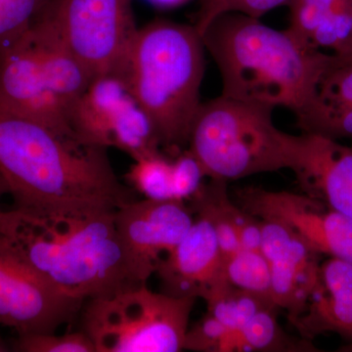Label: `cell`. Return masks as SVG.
I'll list each match as a JSON object with an SVG mask.
<instances>
[{
	"label": "cell",
	"instance_id": "6da1fadb",
	"mask_svg": "<svg viewBox=\"0 0 352 352\" xmlns=\"http://www.w3.org/2000/svg\"><path fill=\"white\" fill-rule=\"evenodd\" d=\"M0 175L14 207L45 212H116L134 200L108 150L82 142L0 102Z\"/></svg>",
	"mask_w": 352,
	"mask_h": 352
},
{
	"label": "cell",
	"instance_id": "7a4b0ae2",
	"mask_svg": "<svg viewBox=\"0 0 352 352\" xmlns=\"http://www.w3.org/2000/svg\"><path fill=\"white\" fill-rule=\"evenodd\" d=\"M0 241L65 295L85 300L139 286L115 224V212H45L13 207Z\"/></svg>",
	"mask_w": 352,
	"mask_h": 352
},
{
	"label": "cell",
	"instance_id": "3957f363",
	"mask_svg": "<svg viewBox=\"0 0 352 352\" xmlns=\"http://www.w3.org/2000/svg\"><path fill=\"white\" fill-rule=\"evenodd\" d=\"M222 80V96L296 115L311 100L331 53L241 13L220 15L201 34Z\"/></svg>",
	"mask_w": 352,
	"mask_h": 352
},
{
	"label": "cell",
	"instance_id": "277c9868",
	"mask_svg": "<svg viewBox=\"0 0 352 352\" xmlns=\"http://www.w3.org/2000/svg\"><path fill=\"white\" fill-rule=\"evenodd\" d=\"M205 50L195 25L164 19L139 28L132 43L124 76L168 156L188 147L201 105Z\"/></svg>",
	"mask_w": 352,
	"mask_h": 352
},
{
	"label": "cell",
	"instance_id": "5b68a950",
	"mask_svg": "<svg viewBox=\"0 0 352 352\" xmlns=\"http://www.w3.org/2000/svg\"><path fill=\"white\" fill-rule=\"evenodd\" d=\"M92 78L43 14L0 56V102L62 133L76 136L71 126L72 113Z\"/></svg>",
	"mask_w": 352,
	"mask_h": 352
},
{
	"label": "cell",
	"instance_id": "8992f818",
	"mask_svg": "<svg viewBox=\"0 0 352 352\" xmlns=\"http://www.w3.org/2000/svg\"><path fill=\"white\" fill-rule=\"evenodd\" d=\"M273 111L222 95L201 103L187 148L208 178L227 182L287 170L286 132L275 126Z\"/></svg>",
	"mask_w": 352,
	"mask_h": 352
},
{
	"label": "cell",
	"instance_id": "52a82bcc",
	"mask_svg": "<svg viewBox=\"0 0 352 352\" xmlns=\"http://www.w3.org/2000/svg\"><path fill=\"white\" fill-rule=\"evenodd\" d=\"M195 302L139 285L85 300L80 330L96 352L182 351Z\"/></svg>",
	"mask_w": 352,
	"mask_h": 352
},
{
	"label": "cell",
	"instance_id": "ba28073f",
	"mask_svg": "<svg viewBox=\"0 0 352 352\" xmlns=\"http://www.w3.org/2000/svg\"><path fill=\"white\" fill-rule=\"evenodd\" d=\"M91 76H124L139 28L132 0H51L44 11Z\"/></svg>",
	"mask_w": 352,
	"mask_h": 352
},
{
	"label": "cell",
	"instance_id": "9c48e42d",
	"mask_svg": "<svg viewBox=\"0 0 352 352\" xmlns=\"http://www.w3.org/2000/svg\"><path fill=\"white\" fill-rule=\"evenodd\" d=\"M71 126L82 142L120 150L133 160L163 151L151 120L119 74L92 78L74 108Z\"/></svg>",
	"mask_w": 352,
	"mask_h": 352
},
{
	"label": "cell",
	"instance_id": "30bf717a",
	"mask_svg": "<svg viewBox=\"0 0 352 352\" xmlns=\"http://www.w3.org/2000/svg\"><path fill=\"white\" fill-rule=\"evenodd\" d=\"M240 208L258 219L280 222L321 256L352 263V219L307 194L256 187L237 193Z\"/></svg>",
	"mask_w": 352,
	"mask_h": 352
},
{
	"label": "cell",
	"instance_id": "8fae6325",
	"mask_svg": "<svg viewBox=\"0 0 352 352\" xmlns=\"http://www.w3.org/2000/svg\"><path fill=\"white\" fill-rule=\"evenodd\" d=\"M83 303L55 289L0 241V325L19 336L55 333L75 320Z\"/></svg>",
	"mask_w": 352,
	"mask_h": 352
},
{
	"label": "cell",
	"instance_id": "7c38bea8",
	"mask_svg": "<svg viewBox=\"0 0 352 352\" xmlns=\"http://www.w3.org/2000/svg\"><path fill=\"white\" fill-rule=\"evenodd\" d=\"M195 219L185 201L133 200L115 212V224L134 281L147 285Z\"/></svg>",
	"mask_w": 352,
	"mask_h": 352
},
{
	"label": "cell",
	"instance_id": "4fadbf2b",
	"mask_svg": "<svg viewBox=\"0 0 352 352\" xmlns=\"http://www.w3.org/2000/svg\"><path fill=\"white\" fill-rule=\"evenodd\" d=\"M287 170L302 193L352 219V147L342 141L286 133Z\"/></svg>",
	"mask_w": 352,
	"mask_h": 352
},
{
	"label": "cell",
	"instance_id": "5bb4252c",
	"mask_svg": "<svg viewBox=\"0 0 352 352\" xmlns=\"http://www.w3.org/2000/svg\"><path fill=\"white\" fill-rule=\"evenodd\" d=\"M194 214L189 230L162 261L156 274L162 293L206 300L227 283L224 261L212 221L205 214Z\"/></svg>",
	"mask_w": 352,
	"mask_h": 352
},
{
	"label": "cell",
	"instance_id": "9a60e30c",
	"mask_svg": "<svg viewBox=\"0 0 352 352\" xmlns=\"http://www.w3.org/2000/svg\"><path fill=\"white\" fill-rule=\"evenodd\" d=\"M261 220V251L271 272V295L291 320L302 311L320 268L321 254L280 222Z\"/></svg>",
	"mask_w": 352,
	"mask_h": 352
},
{
	"label": "cell",
	"instance_id": "2e32d148",
	"mask_svg": "<svg viewBox=\"0 0 352 352\" xmlns=\"http://www.w3.org/2000/svg\"><path fill=\"white\" fill-rule=\"evenodd\" d=\"M289 323L303 340L336 333L352 344V263L337 258L322 261L311 294Z\"/></svg>",
	"mask_w": 352,
	"mask_h": 352
},
{
	"label": "cell",
	"instance_id": "e0dca14e",
	"mask_svg": "<svg viewBox=\"0 0 352 352\" xmlns=\"http://www.w3.org/2000/svg\"><path fill=\"white\" fill-rule=\"evenodd\" d=\"M276 307H264L252 314L240 329L230 351H314L309 340L294 339L277 321Z\"/></svg>",
	"mask_w": 352,
	"mask_h": 352
},
{
	"label": "cell",
	"instance_id": "ac0fdd59",
	"mask_svg": "<svg viewBox=\"0 0 352 352\" xmlns=\"http://www.w3.org/2000/svg\"><path fill=\"white\" fill-rule=\"evenodd\" d=\"M351 105L352 53H331L330 60L319 78L314 96L302 112L307 110H336Z\"/></svg>",
	"mask_w": 352,
	"mask_h": 352
},
{
	"label": "cell",
	"instance_id": "d6986e66",
	"mask_svg": "<svg viewBox=\"0 0 352 352\" xmlns=\"http://www.w3.org/2000/svg\"><path fill=\"white\" fill-rule=\"evenodd\" d=\"M133 161L124 177L134 191L148 200H175L170 156L159 151Z\"/></svg>",
	"mask_w": 352,
	"mask_h": 352
},
{
	"label": "cell",
	"instance_id": "ffe728a7",
	"mask_svg": "<svg viewBox=\"0 0 352 352\" xmlns=\"http://www.w3.org/2000/svg\"><path fill=\"white\" fill-rule=\"evenodd\" d=\"M224 277L233 288L273 302L271 272L261 251L240 250L224 261Z\"/></svg>",
	"mask_w": 352,
	"mask_h": 352
},
{
	"label": "cell",
	"instance_id": "44dd1931",
	"mask_svg": "<svg viewBox=\"0 0 352 352\" xmlns=\"http://www.w3.org/2000/svg\"><path fill=\"white\" fill-rule=\"evenodd\" d=\"M51 0H0V56L36 24Z\"/></svg>",
	"mask_w": 352,
	"mask_h": 352
},
{
	"label": "cell",
	"instance_id": "7402d4cb",
	"mask_svg": "<svg viewBox=\"0 0 352 352\" xmlns=\"http://www.w3.org/2000/svg\"><path fill=\"white\" fill-rule=\"evenodd\" d=\"M352 34V0H335L327 15L316 28L309 46L338 54L346 47Z\"/></svg>",
	"mask_w": 352,
	"mask_h": 352
},
{
	"label": "cell",
	"instance_id": "603a6c76",
	"mask_svg": "<svg viewBox=\"0 0 352 352\" xmlns=\"http://www.w3.org/2000/svg\"><path fill=\"white\" fill-rule=\"evenodd\" d=\"M305 133L342 141L352 140V105L336 110H307L296 115Z\"/></svg>",
	"mask_w": 352,
	"mask_h": 352
},
{
	"label": "cell",
	"instance_id": "cb8c5ba5",
	"mask_svg": "<svg viewBox=\"0 0 352 352\" xmlns=\"http://www.w3.org/2000/svg\"><path fill=\"white\" fill-rule=\"evenodd\" d=\"M289 1L291 0H200L194 25L201 34L212 21L223 14L241 13L261 19L278 7L288 6Z\"/></svg>",
	"mask_w": 352,
	"mask_h": 352
},
{
	"label": "cell",
	"instance_id": "d4e9b609",
	"mask_svg": "<svg viewBox=\"0 0 352 352\" xmlns=\"http://www.w3.org/2000/svg\"><path fill=\"white\" fill-rule=\"evenodd\" d=\"M12 349L21 352H96L94 342L82 330L61 336L55 333L20 335Z\"/></svg>",
	"mask_w": 352,
	"mask_h": 352
},
{
	"label": "cell",
	"instance_id": "484cf974",
	"mask_svg": "<svg viewBox=\"0 0 352 352\" xmlns=\"http://www.w3.org/2000/svg\"><path fill=\"white\" fill-rule=\"evenodd\" d=\"M333 1L335 0H291L288 4L289 23L286 31L298 43L310 47L312 34L327 15Z\"/></svg>",
	"mask_w": 352,
	"mask_h": 352
},
{
	"label": "cell",
	"instance_id": "4316f807",
	"mask_svg": "<svg viewBox=\"0 0 352 352\" xmlns=\"http://www.w3.org/2000/svg\"><path fill=\"white\" fill-rule=\"evenodd\" d=\"M175 200L189 203L203 188L207 177L199 160L188 148L171 157Z\"/></svg>",
	"mask_w": 352,
	"mask_h": 352
},
{
	"label": "cell",
	"instance_id": "83f0119b",
	"mask_svg": "<svg viewBox=\"0 0 352 352\" xmlns=\"http://www.w3.org/2000/svg\"><path fill=\"white\" fill-rule=\"evenodd\" d=\"M144 1L156 8L173 9L188 3L191 0H144Z\"/></svg>",
	"mask_w": 352,
	"mask_h": 352
},
{
	"label": "cell",
	"instance_id": "f1b7e54d",
	"mask_svg": "<svg viewBox=\"0 0 352 352\" xmlns=\"http://www.w3.org/2000/svg\"><path fill=\"white\" fill-rule=\"evenodd\" d=\"M9 194L8 186H7L6 180L0 175V203H1V199L3 198L4 195ZM4 210H2L1 206H0V219H1L2 214H3Z\"/></svg>",
	"mask_w": 352,
	"mask_h": 352
},
{
	"label": "cell",
	"instance_id": "f546056e",
	"mask_svg": "<svg viewBox=\"0 0 352 352\" xmlns=\"http://www.w3.org/2000/svg\"><path fill=\"white\" fill-rule=\"evenodd\" d=\"M346 53H352V34L351 36V39H349V43H347L346 47L344 48V50L342 52L338 53V54H346ZM335 54V53H333Z\"/></svg>",
	"mask_w": 352,
	"mask_h": 352
},
{
	"label": "cell",
	"instance_id": "4dcf8cb0",
	"mask_svg": "<svg viewBox=\"0 0 352 352\" xmlns=\"http://www.w3.org/2000/svg\"><path fill=\"white\" fill-rule=\"evenodd\" d=\"M9 351L8 346L4 342V340L2 339L1 336H0V352Z\"/></svg>",
	"mask_w": 352,
	"mask_h": 352
}]
</instances>
